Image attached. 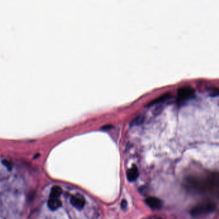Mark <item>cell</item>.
<instances>
[{
	"instance_id": "6da1fadb",
	"label": "cell",
	"mask_w": 219,
	"mask_h": 219,
	"mask_svg": "<svg viewBox=\"0 0 219 219\" xmlns=\"http://www.w3.org/2000/svg\"><path fill=\"white\" fill-rule=\"evenodd\" d=\"M219 176L218 173H212L207 178L190 177L188 179L187 184L189 187L196 191L204 193L206 191L218 189Z\"/></svg>"
},
{
	"instance_id": "7a4b0ae2",
	"label": "cell",
	"mask_w": 219,
	"mask_h": 219,
	"mask_svg": "<svg viewBox=\"0 0 219 219\" xmlns=\"http://www.w3.org/2000/svg\"><path fill=\"white\" fill-rule=\"evenodd\" d=\"M215 204L210 201H204L199 203L193 208L190 211L191 215L194 217L200 216L204 214H208L211 213L215 210Z\"/></svg>"
},
{
	"instance_id": "3957f363",
	"label": "cell",
	"mask_w": 219,
	"mask_h": 219,
	"mask_svg": "<svg viewBox=\"0 0 219 219\" xmlns=\"http://www.w3.org/2000/svg\"><path fill=\"white\" fill-rule=\"evenodd\" d=\"M195 91L190 87H184L178 90V97L181 101L188 100L194 97Z\"/></svg>"
},
{
	"instance_id": "277c9868",
	"label": "cell",
	"mask_w": 219,
	"mask_h": 219,
	"mask_svg": "<svg viewBox=\"0 0 219 219\" xmlns=\"http://www.w3.org/2000/svg\"><path fill=\"white\" fill-rule=\"evenodd\" d=\"M145 203L152 210H160L162 208L163 202L159 199L155 197H149L145 199Z\"/></svg>"
},
{
	"instance_id": "5b68a950",
	"label": "cell",
	"mask_w": 219,
	"mask_h": 219,
	"mask_svg": "<svg viewBox=\"0 0 219 219\" xmlns=\"http://www.w3.org/2000/svg\"><path fill=\"white\" fill-rule=\"evenodd\" d=\"M70 202L73 206L75 207V208L78 210H82L84 207L86 201H85V199L82 195H76L72 197L70 200Z\"/></svg>"
},
{
	"instance_id": "8992f818",
	"label": "cell",
	"mask_w": 219,
	"mask_h": 219,
	"mask_svg": "<svg viewBox=\"0 0 219 219\" xmlns=\"http://www.w3.org/2000/svg\"><path fill=\"white\" fill-rule=\"evenodd\" d=\"M62 206V202L59 198L51 197H50L48 201V207L50 210L52 211H55L59 209Z\"/></svg>"
},
{
	"instance_id": "52a82bcc",
	"label": "cell",
	"mask_w": 219,
	"mask_h": 219,
	"mask_svg": "<svg viewBox=\"0 0 219 219\" xmlns=\"http://www.w3.org/2000/svg\"><path fill=\"white\" fill-rule=\"evenodd\" d=\"M139 176V172L137 166L136 165H133L132 168H131L127 172V177L128 180L131 182H133L138 179Z\"/></svg>"
},
{
	"instance_id": "ba28073f",
	"label": "cell",
	"mask_w": 219,
	"mask_h": 219,
	"mask_svg": "<svg viewBox=\"0 0 219 219\" xmlns=\"http://www.w3.org/2000/svg\"><path fill=\"white\" fill-rule=\"evenodd\" d=\"M170 97V94L169 93H166L163 94V95L159 96L158 98H157L156 99L152 101H151L150 102H149V104H148V106H152L154 105H156L158 104H160V103H162L165 101H166L167 99H169Z\"/></svg>"
},
{
	"instance_id": "9c48e42d",
	"label": "cell",
	"mask_w": 219,
	"mask_h": 219,
	"mask_svg": "<svg viewBox=\"0 0 219 219\" xmlns=\"http://www.w3.org/2000/svg\"><path fill=\"white\" fill-rule=\"evenodd\" d=\"M62 189L60 186H54V187L51 188L50 197H55V198H59L61 194H62Z\"/></svg>"
},
{
	"instance_id": "30bf717a",
	"label": "cell",
	"mask_w": 219,
	"mask_h": 219,
	"mask_svg": "<svg viewBox=\"0 0 219 219\" xmlns=\"http://www.w3.org/2000/svg\"><path fill=\"white\" fill-rule=\"evenodd\" d=\"M144 121H145L144 116L142 114H139L132 120V121L131 122V125H132V126L139 125L141 124H142L144 122Z\"/></svg>"
},
{
	"instance_id": "8fae6325",
	"label": "cell",
	"mask_w": 219,
	"mask_h": 219,
	"mask_svg": "<svg viewBox=\"0 0 219 219\" xmlns=\"http://www.w3.org/2000/svg\"><path fill=\"white\" fill-rule=\"evenodd\" d=\"M218 89L217 88H212L210 93V96H212V97H216V96H218Z\"/></svg>"
},
{
	"instance_id": "7c38bea8",
	"label": "cell",
	"mask_w": 219,
	"mask_h": 219,
	"mask_svg": "<svg viewBox=\"0 0 219 219\" xmlns=\"http://www.w3.org/2000/svg\"><path fill=\"white\" fill-rule=\"evenodd\" d=\"M2 163L6 167V168L8 169V170H12V165H11L10 162L9 161L3 160L2 161Z\"/></svg>"
},
{
	"instance_id": "4fadbf2b",
	"label": "cell",
	"mask_w": 219,
	"mask_h": 219,
	"mask_svg": "<svg viewBox=\"0 0 219 219\" xmlns=\"http://www.w3.org/2000/svg\"><path fill=\"white\" fill-rule=\"evenodd\" d=\"M143 219H163L161 217H160L159 215H152V216H150L148 217L147 218H145Z\"/></svg>"
},
{
	"instance_id": "5bb4252c",
	"label": "cell",
	"mask_w": 219,
	"mask_h": 219,
	"mask_svg": "<svg viewBox=\"0 0 219 219\" xmlns=\"http://www.w3.org/2000/svg\"><path fill=\"white\" fill-rule=\"evenodd\" d=\"M127 201L125 200V199H124L123 201H121V207L122 209H125L127 208Z\"/></svg>"
},
{
	"instance_id": "9a60e30c",
	"label": "cell",
	"mask_w": 219,
	"mask_h": 219,
	"mask_svg": "<svg viewBox=\"0 0 219 219\" xmlns=\"http://www.w3.org/2000/svg\"><path fill=\"white\" fill-rule=\"evenodd\" d=\"M111 127H112L111 125H105L102 128V130H104V131L109 130V129H110V128H111Z\"/></svg>"
}]
</instances>
